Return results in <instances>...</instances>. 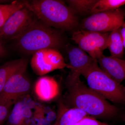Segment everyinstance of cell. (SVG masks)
I'll return each instance as SVG.
<instances>
[{
  "label": "cell",
  "mask_w": 125,
  "mask_h": 125,
  "mask_svg": "<svg viewBox=\"0 0 125 125\" xmlns=\"http://www.w3.org/2000/svg\"><path fill=\"white\" fill-rule=\"evenodd\" d=\"M57 118L52 125H73L89 116L84 112L76 108H69L61 105Z\"/></svg>",
  "instance_id": "obj_13"
},
{
  "label": "cell",
  "mask_w": 125,
  "mask_h": 125,
  "mask_svg": "<svg viewBox=\"0 0 125 125\" xmlns=\"http://www.w3.org/2000/svg\"><path fill=\"white\" fill-rule=\"evenodd\" d=\"M23 2L36 18L49 27L70 30L78 25L76 14L61 1L34 0Z\"/></svg>",
  "instance_id": "obj_2"
},
{
  "label": "cell",
  "mask_w": 125,
  "mask_h": 125,
  "mask_svg": "<svg viewBox=\"0 0 125 125\" xmlns=\"http://www.w3.org/2000/svg\"><path fill=\"white\" fill-rule=\"evenodd\" d=\"M67 52L71 66L69 73L71 74L81 75L82 72L97 61L79 47H72Z\"/></svg>",
  "instance_id": "obj_12"
},
{
  "label": "cell",
  "mask_w": 125,
  "mask_h": 125,
  "mask_svg": "<svg viewBox=\"0 0 125 125\" xmlns=\"http://www.w3.org/2000/svg\"><path fill=\"white\" fill-rule=\"evenodd\" d=\"M80 76H67L66 83L68 91L64 105L69 108L80 109L94 118L109 119L116 117L119 108L87 86Z\"/></svg>",
  "instance_id": "obj_1"
},
{
  "label": "cell",
  "mask_w": 125,
  "mask_h": 125,
  "mask_svg": "<svg viewBox=\"0 0 125 125\" xmlns=\"http://www.w3.org/2000/svg\"></svg>",
  "instance_id": "obj_25"
},
{
  "label": "cell",
  "mask_w": 125,
  "mask_h": 125,
  "mask_svg": "<svg viewBox=\"0 0 125 125\" xmlns=\"http://www.w3.org/2000/svg\"><path fill=\"white\" fill-rule=\"evenodd\" d=\"M125 13L120 9L93 14L84 20L83 29L99 32H111L119 28L125 22Z\"/></svg>",
  "instance_id": "obj_6"
},
{
  "label": "cell",
  "mask_w": 125,
  "mask_h": 125,
  "mask_svg": "<svg viewBox=\"0 0 125 125\" xmlns=\"http://www.w3.org/2000/svg\"><path fill=\"white\" fill-rule=\"evenodd\" d=\"M99 67L119 83L125 80V60L103 55L97 61Z\"/></svg>",
  "instance_id": "obj_10"
},
{
  "label": "cell",
  "mask_w": 125,
  "mask_h": 125,
  "mask_svg": "<svg viewBox=\"0 0 125 125\" xmlns=\"http://www.w3.org/2000/svg\"><path fill=\"white\" fill-rule=\"evenodd\" d=\"M120 33L122 39L123 41L124 47L125 49V21L123 23L121 27H120Z\"/></svg>",
  "instance_id": "obj_22"
},
{
  "label": "cell",
  "mask_w": 125,
  "mask_h": 125,
  "mask_svg": "<svg viewBox=\"0 0 125 125\" xmlns=\"http://www.w3.org/2000/svg\"><path fill=\"white\" fill-rule=\"evenodd\" d=\"M10 107L9 105L0 104V125H2L8 118Z\"/></svg>",
  "instance_id": "obj_21"
},
{
  "label": "cell",
  "mask_w": 125,
  "mask_h": 125,
  "mask_svg": "<svg viewBox=\"0 0 125 125\" xmlns=\"http://www.w3.org/2000/svg\"><path fill=\"white\" fill-rule=\"evenodd\" d=\"M97 0H69L67 2L75 14L90 13Z\"/></svg>",
  "instance_id": "obj_19"
},
{
  "label": "cell",
  "mask_w": 125,
  "mask_h": 125,
  "mask_svg": "<svg viewBox=\"0 0 125 125\" xmlns=\"http://www.w3.org/2000/svg\"><path fill=\"white\" fill-rule=\"evenodd\" d=\"M110 33L81 29L74 31L72 39L79 47L97 61L103 55L104 50L107 48Z\"/></svg>",
  "instance_id": "obj_5"
},
{
  "label": "cell",
  "mask_w": 125,
  "mask_h": 125,
  "mask_svg": "<svg viewBox=\"0 0 125 125\" xmlns=\"http://www.w3.org/2000/svg\"><path fill=\"white\" fill-rule=\"evenodd\" d=\"M16 40L18 48L29 54H33L46 48L58 50L62 47L64 42L61 32L45 24L36 17L27 31Z\"/></svg>",
  "instance_id": "obj_3"
},
{
  "label": "cell",
  "mask_w": 125,
  "mask_h": 125,
  "mask_svg": "<svg viewBox=\"0 0 125 125\" xmlns=\"http://www.w3.org/2000/svg\"><path fill=\"white\" fill-rule=\"evenodd\" d=\"M73 125H112L101 122L96 118L88 116Z\"/></svg>",
  "instance_id": "obj_20"
},
{
  "label": "cell",
  "mask_w": 125,
  "mask_h": 125,
  "mask_svg": "<svg viewBox=\"0 0 125 125\" xmlns=\"http://www.w3.org/2000/svg\"><path fill=\"white\" fill-rule=\"evenodd\" d=\"M28 61L24 58L8 62L0 66V93L9 78L15 72L28 66Z\"/></svg>",
  "instance_id": "obj_14"
},
{
  "label": "cell",
  "mask_w": 125,
  "mask_h": 125,
  "mask_svg": "<svg viewBox=\"0 0 125 125\" xmlns=\"http://www.w3.org/2000/svg\"><path fill=\"white\" fill-rule=\"evenodd\" d=\"M27 66L13 74L0 93V104L12 106L30 92L31 84L26 74Z\"/></svg>",
  "instance_id": "obj_7"
},
{
  "label": "cell",
  "mask_w": 125,
  "mask_h": 125,
  "mask_svg": "<svg viewBox=\"0 0 125 125\" xmlns=\"http://www.w3.org/2000/svg\"><path fill=\"white\" fill-rule=\"evenodd\" d=\"M107 48L110 51L111 56L120 59L123 58L125 49L121 37L120 28L110 33Z\"/></svg>",
  "instance_id": "obj_16"
},
{
  "label": "cell",
  "mask_w": 125,
  "mask_h": 125,
  "mask_svg": "<svg viewBox=\"0 0 125 125\" xmlns=\"http://www.w3.org/2000/svg\"><path fill=\"white\" fill-rule=\"evenodd\" d=\"M122 120H123L125 122V114L122 116Z\"/></svg>",
  "instance_id": "obj_24"
},
{
  "label": "cell",
  "mask_w": 125,
  "mask_h": 125,
  "mask_svg": "<svg viewBox=\"0 0 125 125\" xmlns=\"http://www.w3.org/2000/svg\"><path fill=\"white\" fill-rule=\"evenodd\" d=\"M91 89L107 100L125 105V87L105 73L96 61L81 74Z\"/></svg>",
  "instance_id": "obj_4"
},
{
  "label": "cell",
  "mask_w": 125,
  "mask_h": 125,
  "mask_svg": "<svg viewBox=\"0 0 125 125\" xmlns=\"http://www.w3.org/2000/svg\"><path fill=\"white\" fill-rule=\"evenodd\" d=\"M1 39L0 37V57L5 55L7 52L5 48L2 44Z\"/></svg>",
  "instance_id": "obj_23"
},
{
  "label": "cell",
  "mask_w": 125,
  "mask_h": 125,
  "mask_svg": "<svg viewBox=\"0 0 125 125\" xmlns=\"http://www.w3.org/2000/svg\"><path fill=\"white\" fill-rule=\"evenodd\" d=\"M24 7L23 1H16L8 4H0V29L13 14Z\"/></svg>",
  "instance_id": "obj_18"
},
{
  "label": "cell",
  "mask_w": 125,
  "mask_h": 125,
  "mask_svg": "<svg viewBox=\"0 0 125 125\" xmlns=\"http://www.w3.org/2000/svg\"><path fill=\"white\" fill-rule=\"evenodd\" d=\"M125 5V0H97L91 10L94 14L120 9Z\"/></svg>",
  "instance_id": "obj_17"
},
{
  "label": "cell",
  "mask_w": 125,
  "mask_h": 125,
  "mask_svg": "<svg viewBox=\"0 0 125 125\" xmlns=\"http://www.w3.org/2000/svg\"><path fill=\"white\" fill-rule=\"evenodd\" d=\"M34 90L36 96L39 100L43 102H49L58 96L59 85L54 78L42 76L36 81Z\"/></svg>",
  "instance_id": "obj_11"
},
{
  "label": "cell",
  "mask_w": 125,
  "mask_h": 125,
  "mask_svg": "<svg viewBox=\"0 0 125 125\" xmlns=\"http://www.w3.org/2000/svg\"><path fill=\"white\" fill-rule=\"evenodd\" d=\"M30 110L21 101L15 104L8 118L7 125H25L31 116Z\"/></svg>",
  "instance_id": "obj_15"
},
{
  "label": "cell",
  "mask_w": 125,
  "mask_h": 125,
  "mask_svg": "<svg viewBox=\"0 0 125 125\" xmlns=\"http://www.w3.org/2000/svg\"><path fill=\"white\" fill-rule=\"evenodd\" d=\"M36 17L24 6L13 14L0 29V37L16 40L23 34L33 22Z\"/></svg>",
  "instance_id": "obj_9"
},
{
  "label": "cell",
  "mask_w": 125,
  "mask_h": 125,
  "mask_svg": "<svg viewBox=\"0 0 125 125\" xmlns=\"http://www.w3.org/2000/svg\"><path fill=\"white\" fill-rule=\"evenodd\" d=\"M31 65L34 73L41 76L65 67L71 69L58 50L53 48L42 49L33 54Z\"/></svg>",
  "instance_id": "obj_8"
}]
</instances>
